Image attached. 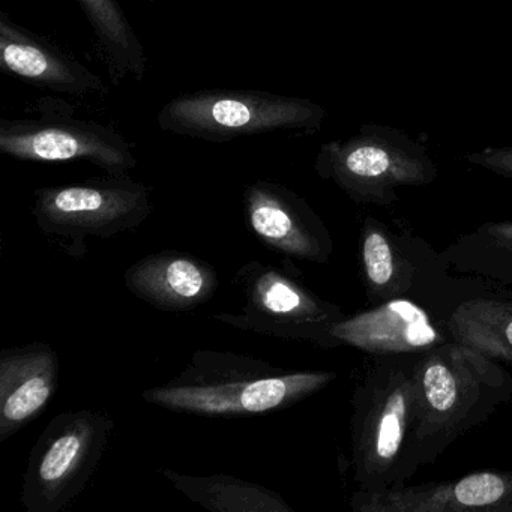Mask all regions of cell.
Segmentation results:
<instances>
[{"mask_svg": "<svg viewBox=\"0 0 512 512\" xmlns=\"http://www.w3.org/2000/svg\"><path fill=\"white\" fill-rule=\"evenodd\" d=\"M161 476L191 502L212 512H295L280 493L232 475H187L163 467Z\"/></svg>", "mask_w": 512, "mask_h": 512, "instance_id": "cell-19", "label": "cell"}, {"mask_svg": "<svg viewBox=\"0 0 512 512\" xmlns=\"http://www.w3.org/2000/svg\"><path fill=\"white\" fill-rule=\"evenodd\" d=\"M419 467L487 422L512 398L511 371L467 344L451 340L418 356L415 364Z\"/></svg>", "mask_w": 512, "mask_h": 512, "instance_id": "cell-3", "label": "cell"}, {"mask_svg": "<svg viewBox=\"0 0 512 512\" xmlns=\"http://www.w3.org/2000/svg\"><path fill=\"white\" fill-rule=\"evenodd\" d=\"M467 161L503 178L512 179V146L487 148L467 155Z\"/></svg>", "mask_w": 512, "mask_h": 512, "instance_id": "cell-21", "label": "cell"}, {"mask_svg": "<svg viewBox=\"0 0 512 512\" xmlns=\"http://www.w3.org/2000/svg\"><path fill=\"white\" fill-rule=\"evenodd\" d=\"M151 212V188L128 173L37 188L32 200L41 232L73 257L85 254L86 239L115 238L145 223Z\"/></svg>", "mask_w": 512, "mask_h": 512, "instance_id": "cell-5", "label": "cell"}, {"mask_svg": "<svg viewBox=\"0 0 512 512\" xmlns=\"http://www.w3.org/2000/svg\"><path fill=\"white\" fill-rule=\"evenodd\" d=\"M440 260L449 275L512 286V221L484 223L464 233L445 250Z\"/></svg>", "mask_w": 512, "mask_h": 512, "instance_id": "cell-17", "label": "cell"}, {"mask_svg": "<svg viewBox=\"0 0 512 512\" xmlns=\"http://www.w3.org/2000/svg\"><path fill=\"white\" fill-rule=\"evenodd\" d=\"M326 112L307 98L265 91L188 92L167 101L157 115L160 130L211 143L274 133H314Z\"/></svg>", "mask_w": 512, "mask_h": 512, "instance_id": "cell-4", "label": "cell"}, {"mask_svg": "<svg viewBox=\"0 0 512 512\" xmlns=\"http://www.w3.org/2000/svg\"><path fill=\"white\" fill-rule=\"evenodd\" d=\"M245 221L254 238L287 259L328 265L334 239L325 221L295 191L280 182L256 181L242 196Z\"/></svg>", "mask_w": 512, "mask_h": 512, "instance_id": "cell-10", "label": "cell"}, {"mask_svg": "<svg viewBox=\"0 0 512 512\" xmlns=\"http://www.w3.org/2000/svg\"><path fill=\"white\" fill-rule=\"evenodd\" d=\"M497 298H499V296H497ZM499 299H500V301L503 302V304L506 305V307L509 308V310L512 311V301H508V299H502V298H499Z\"/></svg>", "mask_w": 512, "mask_h": 512, "instance_id": "cell-23", "label": "cell"}, {"mask_svg": "<svg viewBox=\"0 0 512 512\" xmlns=\"http://www.w3.org/2000/svg\"><path fill=\"white\" fill-rule=\"evenodd\" d=\"M137 298L161 311L185 313L214 298L220 286L211 263L182 251H161L137 260L124 274Z\"/></svg>", "mask_w": 512, "mask_h": 512, "instance_id": "cell-16", "label": "cell"}, {"mask_svg": "<svg viewBox=\"0 0 512 512\" xmlns=\"http://www.w3.org/2000/svg\"><path fill=\"white\" fill-rule=\"evenodd\" d=\"M446 326L455 341L484 353L512 373V311L497 296L463 299L452 308Z\"/></svg>", "mask_w": 512, "mask_h": 512, "instance_id": "cell-20", "label": "cell"}, {"mask_svg": "<svg viewBox=\"0 0 512 512\" xmlns=\"http://www.w3.org/2000/svg\"><path fill=\"white\" fill-rule=\"evenodd\" d=\"M35 109L37 118L0 119V154L31 163L86 161L106 173H128L139 164L121 133L77 118L64 98H41Z\"/></svg>", "mask_w": 512, "mask_h": 512, "instance_id": "cell-9", "label": "cell"}, {"mask_svg": "<svg viewBox=\"0 0 512 512\" xmlns=\"http://www.w3.org/2000/svg\"><path fill=\"white\" fill-rule=\"evenodd\" d=\"M353 512H512V470H481L451 481L355 490Z\"/></svg>", "mask_w": 512, "mask_h": 512, "instance_id": "cell-13", "label": "cell"}, {"mask_svg": "<svg viewBox=\"0 0 512 512\" xmlns=\"http://www.w3.org/2000/svg\"><path fill=\"white\" fill-rule=\"evenodd\" d=\"M235 284L244 295V311L217 314V322L322 349L338 347L332 329L347 314L340 305L320 298L298 275L253 260L236 272Z\"/></svg>", "mask_w": 512, "mask_h": 512, "instance_id": "cell-8", "label": "cell"}, {"mask_svg": "<svg viewBox=\"0 0 512 512\" xmlns=\"http://www.w3.org/2000/svg\"><path fill=\"white\" fill-rule=\"evenodd\" d=\"M338 347L361 350L371 358L422 355L454 340L446 320H437L415 299L394 298L346 316L332 329Z\"/></svg>", "mask_w": 512, "mask_h": 512, "instance_id": "cell-12", "label": "cell"}, {"mask_svg": "<svg viewBox=\"0 0 512 512\" xmlns=\"http://www.w3.org/2000/svg\"><path fill=\"white\" fill-rule=\"evenodd\" d=\"M146 2H149V4H154L155 0H146Z\"/></svg>", "mask_w": 512, "mask_h": 512, "instance_id": "cell-24", "label": "cell"}, {"mask_svg": "<svg viewBox=\"0 0 512 512\" xmlns=\"http://www.w3.org/2000/svg\"><path fill=\"white\" fill-rule=\"evenodd\" d=\"M334 371L286 373L263 359L197 350L178 376L143 391L152 406L206 418H245L295 406L337 380Z\"/></svg>", "mask_w": 512, "mask_h": 512, "instance_id": "cell-1", "label": "cell"}, {"mask_svg": "<svg viewBox=\"0 0 512 512\" xmlns=\"http://www.w3.org/2000/svg\"><path fill=\"white\" fill-rule=\"evenodd\" d=\"M418 356L373 358L370 370L353 391L350 466L356 490L401 487L419 470Z\"/></svg>", "mask_w": 512, "mask_h": 512, "instance_id": "cell-2", "label": "cell"}, {"mask_svg": "<svg viewBox=\"0 0 512 512\" xmlns=\"http://www.w3.org/2000/svg\"><path fill=\"white\" fill-rule=\"evenodd\" d=\"M0 67L10 76L56 94L86 98L106 94L107 85L91 68L52 41L0 13Z\"/></svg>", "mask_w": 512, "mask_h": 512, "instance_id": "cell-14", "label": "cell"}, {"mask_svg": "<svg viewBox=\"0 0 512 512\" xmlns=\"http://www.w3.org/2000/svg\"><path fill=\"white\" fill-rule=\"evenodd\" d=\"M113 82H142L148 73L145 46L119 0H77Z\"/></svg>", "mask_w": 512, "mask_h": 512, "instance_id": "cell-18", "label": "cell"}, {"mask_svg": "<svg viewBox=\"0 0 512 512\" xmlns=\"http://www.w3.org/2000/svg\"><path fill=\"white\" fill-rule=\"evenodd\" d=\"M314 169L359 205H392L400 188L422 187L437 178L436 164L422 146L371 127L349 140L325 143Z\"/></svg>", "mask_w": 512, "mask_h": 512, "instance_id": "cell-7", "label": "cell"}, {"mask_svg": "<svg viewBox=\"0 0 512 512\" xmlns=\"http://www.w3.org/2000/svg\"><path fill=\"white\" fill-rule=\"evenodd\" d=\"M496 296L502 299H508V301H512V290L503 289L500 290L499 293H496Z\"/></svg>", "mask_w": 512, "mask_h": 512, "instance_id": "cell-22", "label": "cell"}, {"mask_svg": "<svg viewBox=\"0 0 512 512\" xmlns=\"http://www.w3.org/2000/svg\"><path fill=\"white\" fill-rule=\"evenodd\" d=\"M359 265L370 307L415 295L425 278L449 275L424 239L395 232L388 224L367 217L359 233Z\"/></svg>", "mask_w": 512, "mask_h": 512, "instance_id": "cell-11", "label": "cell"}, {"mask_svg": "<svg viewBox=\"0 0 512 512\" xmlns=\"http://www.w3.org/2000/svg\"><path fill=\"white\" fill-rule=\"evenodd\" d=\"M115 422L107 413L76 410L56 415L29 455L20 502L26 512H61L94 476Z\"/></svg>", "mask_w": 512, "mask_h": 512, "instance_id": "cell-6", "label": "cell"}, {"mask_svg": "<svg viewBox=\"0 0 512 512\" xmlns=\"http://www.w3.org/2000/svg\"><path fill=\"white\" fill-rule=\"evenodd\" d=\"M61 359L44 341L0 352V442L31 424L58 391Z\"/></svg>", "mask_w": 512, "mask_h": 512, "instance_id": "cell-15", "label": "cell"}]
</instances>
